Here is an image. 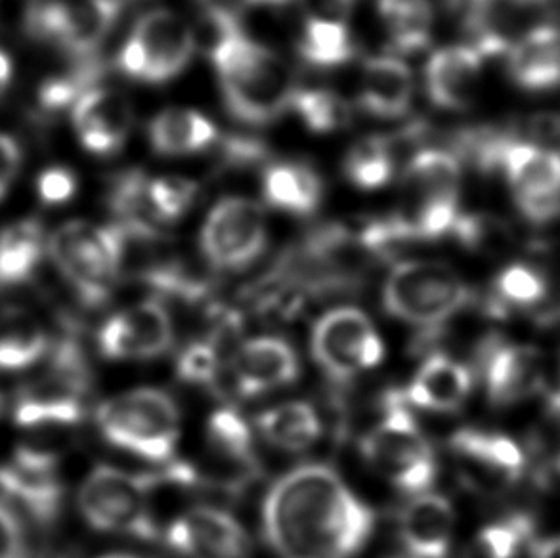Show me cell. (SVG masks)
Returning a JSON list of instances; mask_svg holds the SVG:
<instances>
[{
  "mask_svg": "<svg viewBox=\"0 0 560 558\" xmlns=\"http://www.w3.org/2000/svg\"><path fill=\"white\" fill-rule=\"evenodd\" d=\"M413 100L411 69L394 56L368 58L362 71L358 102L365 114L377 119H400Z\"/></svg>",
  "mask_w": 560,
  "mask_h": 558,
  "instance_id": "cell-23",
  "label": "cell"
},
{
  "mask_svg": "<svg viewBox=\"0 0 560 558\" xmlns=\"http://www.w3.org/2000/svg\"><path fill=\"white\" fill-rule=\"evenodd\" d=\"M153 484L150 476L100 465L81 486L79 509L92 528L153 542L160 534L150 507Z\"/></svg>",
  "mask_w": 560,
  "mask_h": 558,
  "instance_id": "cell-8",
  "label": "cell"
},
{
  "mask_svg": "<svg viewBox=\"0 0 560 558\" xmlns=\"http://www.w3.org/2000/svg\"><path fill=\"white\" fill-rule=\"evenodd\" d=\"M22 165V151L14 138L0 135V197L7 194L10 184Z\"/></svg>",
  "mask_w": 560,
  "mask_h": 558,
  "instance_id": "cell-47",
  "label": "cell"
},
{
  "mask_svg": "<svg viewBox=\"0 0 560 558\" xmlns=\"http://www.w3.org/2000/svg\"><path fill=\"white\" fill-rule=\"evenodd\" d=\"M511 2L521 4V7H532V4H539V2H544V0H511Z\"/></svg>",
  "mask_w": 560,
  "mask_h": 558,
  "instance_id": "cell-52",
  "label": "cell"
},
{
  "mask_svg": "<svg viewBox=\"0 0 560 558\" xmlns=\"http://www.w3.org/2000/svg\"><path fill=\"white\" fill-rule=\"evenodd\" d=\"M153 151L167 158H180L207 150L219 140L217 125L194 109L171 107L153 117L148 129Z\"/></svg>",
  "mask_w": 560,
  "mask_h": 558,
  "instance_id": "cell-28",
  "label": "cell"
},
{
  "mask_svg": "<svg viewBox=\"0 0 560 558\" xmlns=\"http://www.w3.org/2000/svg\"><path fill=\"white\" fill-rule=\"evenodd\" d=\"M237 391L245 398L270 393L295 383L299 358L288 340L280 337H255L245 340L234 356Z\"/></svg>",
  "mask_w": 560,
  "mask_h": 558,
  "instance_id": "cell-20",
  "label": "cell"
},
{
  "mask_svg": "<svg viewBox=\"0 0 560 558\" xmlns=\"http://www.w3.org/2000/svg\"><path fill=\"white\" fill-rule=\"evenodd\" d=\"M175 327L165 304L144 301L117 312L100 327L98 348L107 360H153L173 347Z\"/></svg>",
  "mask_w": 560,
  "mask_h": 558,
  "instance_id": "cell-14",
  "label": "cell"
},
{
  "mask_svg": "<svg viewBox=\"0 0 560 558\" xmlns=\"http://www.w3.org/2000/svg\"><path fill=\"white\" fill-rule=\"evenodd\" d=\"M0 490L40 524L56 521L63 499L58 455L38 445H20L12 461L0 465Z\"/></svg>",
  "mask_w": 560,
  "mask_h": 558,
  "instance_id": "cell-15",
  "label": "cell"
},
{
  "mask_svg": "<svg viewBox=\"0 0 560 558\" xmlns=\"http://www.w3.org/2000/svg\"><path fill=\"white\" fill-rule=\"evenodd\" d=\"M462 163L446 150H423L401 174L400 201L386 219L373 220L381 249L408 242H436L454 232L459 219Z\"/></svg>",
  "mask_w": 560,
  "mask_h": 558,
  "instance_id": "cell-3",
  "label": "cell"
},
{
  "mask_svg": "<svg viewBox=\"0 0 560 558\" xmlns=\"http://www.w3.org/2000/svg\"><path fill=\"white\" fill-rule=\"evenodd\" d=\"M291 109H295L306 129L316 135H331L349 127L352 114L347 100L326 89L296 91Z\"/></svg>",
  "mask_w": 560,
  "mask_h": 558,
  "instance_id": "cell-37",
  "label": "cell"
},
{
  "mask_svg": "<svg viewBox=\"0 0 560 558\" xmlns=\"http://www.w3.org/2000/svg\"><path fill=\"white\" fill-rule=\"evenodd\" d=\"M501 173L508 178L513 199L560 194V153L553 148L516 137L503 155Z\"/></svg>",
  "mask_w": 560,
  "mask_h": 558,
  "instance_id": "cell-26",
  "label": "cell"
},
{
  "mask_svg": "<svg viewBox=\"0 0 560 558\" xmlns=\"http://www.w3.org/2000/svg\"><path fill=\"white\" fill-rule=\"evenodd\" d=\"M257 427L270 444L285 452H304L322 434L318 414L306 402H288L268 409L258 416Z\"/></svg>",
  "mask_w": 560,
  "mask_h": 558,
  "instance_id": "cell-32",
  "label": "cell"
},
{
  "mask_svg": "<svg viewBox=\"0 0 560 558\" xmlns=\"http://www.w3.org/2000/svg\"><path fill=\"white\" fill-rule=\"evenodd\" d=\"M104 558H137V557H130V555H109V557Z\"/></svg>",
  "mask_w": 560,
  "mask_h": 558,
  "instance_id": "cell-53",
  "label": "cell"
},
{
  "mask_svg": "<svg viewBox=\"0 0 560 558\" xmlns=\"http://www.w3.org/2000/svg\"><path fill=\"white\" fill-rule=\"evenodd\" d=\"M132 123V107L121 92L92 86L73 104L77 137L94 155H114L121 150Z\"/></svg>",
  "mask_w": 560,
  "mask_h": 558,
  "instance_id": "cell-18",
  "label": "cell"
},
{
  "mask_svg": "<svg viewBox=\"0 0 560 558\" xmlns=\"http://www.w3.org/2000/svg\"><path fill=\"white\" fill-rule=\"evenodd\" d=\"M357 0H301L306 18L345 22Z\"/></svg>",
  "mask_w": 560,
  "mask_h": 558,
  "instance_id": "cell-48",
  "label": "cell"
},
{
  "mask_svg": "<svg viewBox=\"0 0 560 558\" xmlns=\"http://www.w3.org/2000/svg\"><path fill=\"white\" fill-rule=\"evenodd\" d=\"M454 507L440 493L411 499L400 514V539L413 558H446L454 537Z\"/></svg>",
  "mask_w": 560,
  "mask_h": 558,
  "instance_id": "cell-21",
  "label": "cell"
},
{
  "mask_svg": "<svg viewBox=\"0 0 560 558\" xmlns=\"http://www.w3.org/2000/svg\"><path fill=\"white\" fill-rule=\"evenodd\" d=\"M268 228L260 205L226 197L212 207L199 235L207 263L220 272L249 268L266 249Z\"/></svg>",
  "mask_w": 560,
  "mask_h": 558,
  "instance_id": "cell-12",
  "label": "cell"
},
{
  "mask_svg": "<svg viewBox=\"0 0 560 558\" xmlns=\"http://www.w3.org/2000/svg\"><path fill=\"white\" fill-rule=\"evenodd\" d=\"M207 442L220 461L232 463L243 470H255L257 467L249 425L234 409H219L209 417Z\"/></svg>",
  "mask_w": 560,
  "mask_h": 558,
  "instance_id": "cell-36",
  "label": "cell"
},
{
  "mask_svg": "<svg viewBox=\"0 0 560 558\" xmlns=\"http://www.w3.org/2000/svg\"><path fill=\"white\" fill-rule=\"evenodd\" d=\"M455 240L469 247V249L480 251L488 247H500L513 240V232L508 222L490 217V214H459L455 222Z\"/></svg>",
  "mask_w": 560,
  "mask_h": 558,
  "instance_id": "cell-41",
  "label": "cell"
},
{
  "mask_svg": "<svg viewBox=\"0 0 560 558\" xmlns=\"http://www.w3.org/2000/svg\"><path fill=\"white\" fill-rule=\"evenodd\" d=\"M46 245L79 301L89 309H98L112 297L117 276L104 228L81 220L68 222L54 232Z\"/></svg>",
  "mask_w": 560,
  "mask_h": 558,
  "instance_id": "cell-11",
  "label": "cell"
},
{
  "mask_svg": "<svg viewBox=\"0 0 560 558\" xmlns=\"http://www.w3.org/2000/svg\"><path fill=\"white\" fill-rule=\"evenodd\" d=\"M91 373L83 350L73 339L52 348L46 370L23 386L14 419L23 429H61L83 419Z\"/></svg>",
  "mask_w": 560,
  "mask_h": 558,
  "instance_id": "cell-6",
  "label": "cell"
},
{
  "mask_svg": "<svg viewBox=\"0 0 560 558\" xmlns=\"http://www.w3.org/2000/svg\"><path fill=\"white\" fill-rule=\"evenodd\" d=\"M486 393L495 406H513L544 386V358L538 348L492 340L482 350Z\"/></svg>",
  "mask_w": 560,
  "mask_h": 558,
  "instance_id": "cell-17",
  "label": "cell"
},
{
  "mask_svg": "<svg viewBox=\"0 0 560 558\" xmlns=\"http://www.w3.org/2000/svg\"><path fill=\"white\" fill-rule=\"evenodd\" d=\"M220 356L219 350L197 340L184 348L176 363V375L189 385L209 386L219 379Z\"/></svg>",
  "mask_w": 560,
  "mask_h": 558,
  "instance_id": "cell-42",
  "label": "cell"
},
{
  "mask_svg": "<svg viewBox=\"0 0 560 558\" xmlns=\"http://www.w3.org/2000/svg\"><path fill=\"white\" fill-rule=\"evenodd\" d=\"M150 178L140 171L115 176L109 188V207L119 217V220H142L150 222L152 219V207L148 197Z\"/></svg>",
  "mask_w": 560,
  "mask_h": 558,
  "instance_id": "cell-40",
  "label": "cell"
},
{
  "mask_svg": "<svg viewBox=\"0 0 560 558\" xmlns=\"http://www.w3.org/2000/svg\"><path fill=\"white\" fill-rule=\"evenodd\" d=\"M125 4V0H66L56 46L75 61L96 58L100 45L114 30Z\"/></svg>",
  "mask_w": 560,
  "mask_h": 558,
  "instance_id": "cell-24",
  "label": "cell"
},
{
  "mask_svg": "<svg viewBox=\"0 0 560 558\" xmlns=\"http://www.w3.org/2000/svg\"><path fill=\"white\" fill-rule=\"evenodd\" d=\"M450 447L463 483L478 493H503L521 483L526 457L513 438L490 430H457Z\"/></svg>",
  "mask_w": 560,
  "mask_h": 558,
  "instance_id": "cell-13",
  "label": "cell"
},
{
  "mask_svg": "<svg viewBox=\"0 0 560 558\" xmlns=\"http://www.w3.org/2000/svg\"><path fill=\"white\" fill-rule=\"evenodd\" d=\"M365 463L394 488L421 493L436 480V457L429 440L400 402H390L386 414L360 444Z\"/></svg>",
  "mask_w": 560,
  "mask_h": 558,
  "instance_id": "cell-7",
  "label": "cell"
},
{
  "mask_svg": "<svg viewBox=\"0 0 560 558\" xmlns=\"http://www.w3.org/2000/svg\"><path fill=\"white\" fill-rule=\"evenodd\" d=\"M196 54V37L184 18L167 8L145 12L117 54L122 75L142 83L173 81Z\"/></svg>",
  "mask_w": 560,
  "mask_h": 558,
  "instance_id": "cell-9",
  "label": "cell"
},
{
  "mask_svg": "<svg viewBox=\"0 0 560 558\" xmlns=\"http://www.w3.org/2000/svg\"><path fill=\"white\" fill-rule=\"evenodd\" d=\"M534 544L532 519L526 514H515L482 530L478 536L477 553L480 558H516L532 549Z\"/></svg>",
  "mask_w": 560,
  "mask_h": 558,
  "instance_id": "cell-38",
  "label": "cell"
},
{
  "mask_svg": "<svg viewBox=\"0 0 560 558\" xmlns=\"http://www.w3.org/2000/svg\"><path fill=\"white\" fill-rule=\"evenodd\" d=\"M262 194L273 209L306 217L322 204L324 182L308 163L280 161L266 166Z\"/></svg>",
  "mask_w": 560,
  "mask_h": 558,
  "instance_id": "cell-27",
  "label": "cell"
},
{
  "mask_svg": "<svg viewBox=\"0 0 560 558\" xmlns=\"http://www.w3.org/2000/svg\"><path fill=\"white\" fill-rule=\"evenodd\" d=\"M482 56L472 46H446L432 54L424 68V89L434 106L465 112L477 98Z\"/></svg>",
  "mask_w": 560,
  "mask_h": 558,
  "instance_id": "cell-19",
  "label": "cell"
},
{
  "mask_svg": "<svg viewBox=\"0 0 560 558\" xmlns=\"http://www.w3.org/2000/svg\"><path fill=\"white\" fill-rule=\"evenodd\" d=\"M551 281L546 272L536 266L515 263L503 268L493 281V294L490 306L498 314H508L511 310L536 312L541 319L553 316L551 310Z\"/></svg>",
  "mask_w": 560,
  "mask_h": 558,
  "instance_id": "cell-29",
  "label": "cell"
},
{
  "mask_svg": "<svg viewBox=\"0 0 560 558\" xmlns=\"http://www.w3.org/2000/svg\"><path fill=\"white\" fill-rule=\"evenodd\" d=\"M96 421L109 444L155 463L171 460L180 438L175 400L158 388H137L109 398L100 406Z\"/></svg>",
  "mask_w": 560,
  "mask_h": 558,
  "instance_id": "cell-4",
  "label": "cell"
},
{
  "mask_svg": "<svg viewBox=\"0 0 560 558\" xmlns=\"http://www.w3.org/2000/svg\"><path fill=\"white\" fill-rule=\"evenodd\" d=\"M516 209L521 211L524 219L536 224L546 226L560 217V194L549 196L516 197Z\"/></svg>",
  "mask_w": 560,
  "mask_h": 558,
  "instance_id": "cell-45",
  "label": "cell"
},
{
  "mask_svg": "<svg viewBox=\"0 0 560 558\" xmlns=\"http://www.w3.org/2000/svg\"><path fill=\"white\" fill-rule=\"evenodd\" d=\"M217 31L211 60L232 117L245 125L265 127L291 109L299 89L288 61L247 37L240 25Z\"/></svg>",
  "mask_w": 560,
  "mask_h": 558,
  "instance_id": "cell-2",
  "label": "cell"
},
{
  "mask_svg": "<svg viewBox=\"0 0 560 558\" xmlns=\"http://www.w3.org/2000/svg\"><path fill=\"white\" fill-rule=\"evenodd\" d=\"M296 50L312 68L331 69L349 63L357 46L347 22L306 18Z\"/></svg>",
  "mask_w": 560,
  "mask_h": 558,
  "instance_id": "cell-34",
  "label": "cell"
},
{
  "mask_svg": "<svg viewBox=\"0 0 560 558\" xmlns=\"http://www.w3.org/2000/svg\"><path fill=\"white\" fill-rule=\"evenodd\" d=\"M311 348L322 371L337 381L373 370L385 358V345L372 319L352 306L329 310L319 317Z\"/></svg>",
  "mask_w": 560,
  "mask_h": 558,
  "instance_id": "cell-10",
  "label": "cell"
},
{
  "mask_svg": "<svg viewBox=\"0 0 560 558\" xmlns=\"http://www.w3.org/2000/svg\"><path fill=\"white\" fill-rule=\"evenodd\" d=\"M37 189L38 197H40L43 204H66L71 197L75 196V174L68 171V168L54 166V168H48V171L38 176Z\"/></svg>",
  "mask_w": 560,
  "mask_h": 558,
  "instance_id": "cell-44",
  "label": "cell"
},
{
  "mask_svg": "<svg viewBox=\"0 0 560 558\" xmlns=\"http://www.w3.org/2000/svg\"><path fill=\"white\" fill-rule=\"evenodd\" d=\"M0 558H31L15 514L0 503Z\"/></svg>",
  "mask_w": 560,
  "mask_h": 558,
  "instance_id": "cell-46",
  "label": "cell"
},
{
  "mask_svg": "<svg viewBox=\"0 0 560 558\" xmlns=\"http://www.w3.org/2000/svg\"><path fill=\"white\" fill-rule=\"evenodd\" d=\"M472 375L465 363L447 354H432L417 370L404 394L417 408L455 411L469 398Z\"/></svg>",
  "mask_w": 560,
  "mask_h": 558,
  "instance_id": "cell-25",
  "label": "cell"
},
{
  "mask_svg": "<svg viewBox=\"0 0 560 558\" xmlns=\"http://www.w3.org/2000/svg\"><path fill=\"white\" fill-rule=\"evenodd\" d=\"M10 79H12V61L8 58V54L0 50V94L7 91Z\"/></svg>",
  "mask_w": 560,
  "mask_h": 558,
  "instance_id": "cell-50",
  "label": "cell"
},
{
  "mask_svg": "<svg viewBox=\"0 0 560 558\" xmlns=\"http://www.w3.org/2000/svg\"><path fill=\"white\" fill-rule=\"evenodd\" d=\"M396 158L388 137H368L358 140L345 155V178L362 191L385 188L393 181Z\"/></svg>",
  "mask_w": 560,
  "mask_h": 558,
  "instance_id": "cell-35",
  "label": "cell"
},
{
  "mask_svg": "<svg viewBox=\"0 0 560 558\" xmlns=\"http://www.w3.org/2000/svg\"><path fill=\"white\" fill-rule=\"evenodd\" d=\"M551 409H553L555 414L559 416L560 421V393L555 396L553 400H551ZM557 467H559L560 470V444L559 452H557Z\"/></svg>",
  "mask_w": 560,
  "mask_h": 558,
  "instance_id": "cell-51",
  "label": "cell"
},
{
  "mask_svg": "<svg viewBox=\"0 0 560 558\" xmlns=\"http://www.w3.org/2000/svg\"><path fill=\"white\" fill-rule=\"evenodd\" d=\"M469 301V287L462 276L436 260L400 263L383 286V309L423 332L440 329Z\"/></svg>",
  "mask_w": 560,
  "mask_h": 558,
  "instance_id": "cell-5",
  "label": "cell"
},
{
  "mask_svg": "<svg viewBox=\"0 0 560 558\" xmlns=\"http://www.w3.org/2000/svg\"><path fill=\"white\" fill-rule=\"evenodd\" d=\"M375 514L327 465H303L268 491L262 526L283 558H349L372 536Z\"/></svg>",
  "mask_w": 560,
  "mask_h": 558,
  "instance_id": "cell-1",
  "label": "cell"
},
{
  "mask_svg": "<svg viewBox=\"0 0 560 558\" xmlns=\"http://www.w3.org/2000/svg\"><path fill=\"white\" fill-rule=\"evenodd\" d=\"M511 81L528 92L553 91L560 86V27L539 25L526 33L508 53Z\"/></svg>",
  "mask_w": 560,
  "mask_h": 558,
  "instance_id": "cell-22",
  "label": "cell"
},
{
  "mask_svg": "<svg viewBox=\"0 0 560 558\" xmlns=\"http://www.w3.org/2000/svg\"><path fill=\"white\" fill-rule=\"evenodd\" d=\"M377 12L396 53H421L431 43L434 30L431 0H377Z\"/></svg>",
  "mask_w": 560,
  "mask_h": 558,
  "instance_id": "cell-30",
  "label": "cell"
},
{
  "mask_svg": "<svg viewBox=\"0 0 560 558\" xmlns=\"http://www.w3.org/2000/svg\"><path fill=\"white\" fill-rule=\"evenodd\" d=\"M532 558H560V537L532 545Z\"/></svg>",
  "mask_w": 560,
  "mask_h": 558,
  "instance_id": "cell-49",
  "label": "cell"
},
{
  "mask_svg": "<svg viewBox=\"0 0 560 558\" xmlns=\"http://www.w3.org/2000/svg\"><path fill=\"white\" fill-rule=\"evenodd\" d=\"M217 30L240 25L242 15L253 7H285L291 0H196Z\"/></svg>",
  "mask_w": 560,
  "mask_h": 558,
  "instance_id": "cell-43",
  "label": "cell"
},
{
  "mask_svg": "<svg viewBox=\"0 0 560 558\" xmlns=\"http://www.w3.org/2000/svg\"><path fill=\"white\" fill-rule=\"evenodd\" d=\"M197 196L199 186L184 176L167 174L150 178L148 197L152 207V219L160 224H171L183 219L196 204Z\"/></svg>",
  "mask_w": 560,
  "mask_h": 558,
  "instance_id": "cell-39",
  "label": "cell"
},
{
  "mask_svg": "<svg viewBox=\"0 0 560 558\" xmlns=\"http://www.w3.org/2000/svg\"><path fill=\"white\" fill-rule=\"evenodd\" d=\"M45 253V232L35 220H22L0 232V287L30 281Z\"/></svg>",
  "mask_w": 560,
  "mask_h": 558,
  "instance_id": "cell-31",
  "label": "cell"
},
{
  "mask_svg": "<svg viewBox=\"0 0 560 558\" xmlns=\"http://www.w3.org/2000/svg\"><path fill=\"white\" fill-rule=\"evenodd\" d=\"M168 545L186 558H250V539L234 516L214 507H194L167 532Z\"/></svg>",
  "mask_w": 560,
  "mask_h": 558,
  "instance_id": "cell-16",
  "label": "cell"
},
{
  "mask_svg": "<svg viewBox=\"0 0 560 558\" xmlns=\"http://www.w3.org/2000/svg\"><path fill=\"white\" fill-rule=\"evenodd\" d=\"M48 335L37 317L23 310L0 314V370L18 371L37 363L48 352Z\"/></svg>",
  "mask_w": 560,
  "mask_h": 558,
  "instance_id": "cell-33",
  "label": "cell"
}]
</instances>
